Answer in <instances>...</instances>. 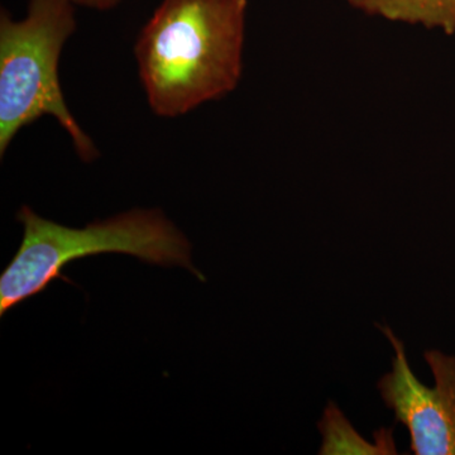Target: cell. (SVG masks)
Listing matches in <instances>:
<instances>
[{
	"mask_svg": "<svg viewBox=\"0 0 455 455\" xmlns=\"http://www.w3.org/2000/svg\"><path fill=\"white\" fill-rule=\"evenodd\" d=\"M319 430L323 435L319 453L323 455L397 453L392 429L376 431L374 443L368 442L352 427L348 419L331 401L319 421Z\"/></svg>",
	"mask_w": 455,
	"mask_h": 455,
	"instance_id": "obj_6",
	"label": "cell"
},
{
	"mask_svg": "<svg viewBox=\"0 0 455 455\" xmlns=\"http://www.w3.org/2000/svg\"><path fill=\"white\" fill-rule=\"evenodd\" d=\"M73 0H28L26 16L0 12V156L20 132L44 116L68 134L83 163L100 156L94 140L68 109L59 66L66 42L76 31Z\"/></svg>",
	"mask_w": 455,
	"mask_h": 455,
	"instance_id": "obj_3",
	"label": "cell"
},
{
	"mask_svg": "<svg viewBox=\"0 0 455 455\" xmlns=\"http://www.w3.org/2000/svg\"><path fill=\"white\" fill-rule=\"evenodd\" d=\"M383 334L395 349L391 372L379 381V390L395 419L409 430L412 453L455 455V358L439 350L425 352L435 386L423 385L410 367L405 347L388 326Z\"/></svg>",
	"mask_w": 455,
	"mask_h": 455,
	"instance_id": "obj_4",
	"label": "cell"
},
{
	"mask_svg": "<svg viewBox=\"0 0 455 455\" xmlns=\"http://www.w3.org/2000/svg\"><path fill=\"white\" fill-rule=\"evenodd\" d=\"M367 16L455 35V0H346Z\"/></svg>",
	"mask_w": 455,
	"mask_h": 455,
	"instance_id": "obj_5",
	"label": "cell"
},
{
	"mask_svg": "<svg viewBox=\"0 0 455 455\" xmlns=\"http://www.w3.org/2000/svg\"><path fill=\"white\" fill-rule=\"evenodd\" d=\"M247 14L248 0H161L133 50L155 116L179 118L238 88Z\"/></svg>",
	"mask_w": 455,
	"mask_h": 455,
	"instance_id": "obj_1",
	"label": "cell"
},
{
	"mask_svg": "<svg viewBox=\"0 0 455 455\" xmlns=\"http://www.w3.org/2000/svg\"><path fill=\"white\" fill-rule=\"evenodd\" d=\"M23 226L20 250L0 276V315L38 295L55 280L75 284L62 269L74 260L101 253L137 257L148 265L188 269L205 277L191 262V244L161 209L134 208L84 228L44 220L28 205L17 212Z\"/></svg>",
	"mask_w": 455,
	"mask_h": 455,
	"instance_id": "obj_2",
	"label": "cell"
},
{
	"mask_svg": "<svg viewBox=\"0 0 455 455\" xmlns=\"http://www.w3.org/2000/svg\"><path fill=\"white\" fill-rule=\"evenodd\" d=\"M76 7L92 9V11L108 12L118 7L122 0H73Z\"/></svg>",
	"mask_w": 455,
	"mask_h": 455,
	"instance_id": "obj_7",
	"label": "cell"
}]
</instances>
